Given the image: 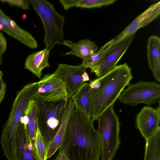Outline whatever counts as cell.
<instances>
[{"label":"cell","instance_id":"cell-26","mask_svg":"<svg viewBox=\"0 0 160 160\" xmlns=\"http://www.w3.org/2000/svg\"><path fill=\"white\" fill-rule=\"evenodd\" d=\"M0 2L7 3L12 7L19 8L25 10L29 9L30 3L28 0H0Z\"/></svg>","mask_w":160,"mask_h":160},{"label":"cell","instance_id":"cell-8","mask_svg":"<svg viewBox=\"0 0 160 160\" xmlns=\"http://www.w3.org/2000/svg\"><path fill=\"white\" fill-rule=\"evenodd\" d=\"M135 34H133L108 50L98 61L89 68L91 72L94 73L97 78H99L116 67L128 50Z\"/></svg>","mask_w":160,"mask_h":160},{"label":"cell","instance_id":"cell-25","mask_svg":"<svg viewBox=\"0 0 160 160\" xmlns=\"http://www.w3.org/2000/svg\"><path fill=\"white\" fill-rule=\"evenodd\" d=\"M108 50L101 47L100 49L82 63L86 68H90L95 64L103 54Z\"/></svg>","mask_w":160,"mask_h":160},{"label":"cell","instance_id":"cell-1","mask_svg":"<svg viewBox=\"0 0 160 160\" xmlns=\"http://www.w3.org/2000/svg\"><path fill=\"white\" fill-rule=\"evenodd\" d=\"M93 122L75 108L58 152L63 151L68 160H99L101 140Z\"/></svg>","mask_w":160,"mask_h":160},{"label":"cell","instance_id":"cell-31","mask_svg":"<svg viewBox=\"0 0 160 160\" xmlns=\"http://www.w3.org/2000/svg\"><path fill=\"white\" fill-rule=\"evenodd\" d=\"M82 78L83 82L90 80L89 77L86 71L85 72L82 73Z\"/></svg>","mask_w":160,"mask_h":160},{"label":"cell","instance_id":"cell-14","mask_svg":"<svg viewBox=\"0 0 160 160\" xmlns=\"http://www.w3.org/2000/svg\"><path fill=\"white\" fill-rule=\"evenodd\" d=\"M75 108L73 102L69 99L59 128L47 149L46 160L52 157L61 146L66 127Z\"/></svg>","mask_w":160,"mask_h":160},{"label":"cell","instance_id":"cell-23","mask_svg":"<svg viewBox=\"0 0 160 160\" xmlns=\"http://www.w3.org/2000/svg\"><path fill=\"white\" fill-rule=\"evenodd\" d=\"M35 147L37 156L39 160H46V151L43 139L38 128L35 142Z\"/></svg>","mask_w":160,"mask_h":160},{"label":"cell","instance_id":"cell-24","mask_svg":"<svg viewBox=\"0 0 160 160\" xmlns=\"http://www.w3.org/2000/svg\"><path fill=\"white\" fill-rule=\"evenodd\" d=\"M28 1L41 20L46 11L48 1L45 0H28Z\"/></svg>","mask_w":160,"mask_h":160},{"label":"cell","instance_id":"cell-17","mask_svg":"<svg viewBox=\"0 0 160 160\" xmlns=\"http://www.w3.org/2000/svg\"><path fill=\"white\" fill-rule=\"evenodd\" d=\"M147 56L150 69L155 79L160 82V39L156 35L151 36L147 45Z\"/></svg>","mask_w":160,"mask_h":160},{"label":"cell","instance_id":"cell-6","mask_svg":"<svg viewBox=\"0 0 160 160\" xmlns=\"http://www.w3.org/2000/svg\"><path fill=\"white\" fill-rule=\"evenodd\" d=\"M128 86L118 98L122 103L133 107L140 103L150 105L160 100V85L156 82L141 81Z\"/></svg>","mask_w":160,"mask_h":160},{"label":"cell","instance_id":"cell-3","mask_svg":"<svg viewBox=\"0 0 160 160\" xmlns=\"http://www.w3.org/2000/svg\"><path fill=\"white\" fill-rule=\"evenodd\" d=\"M38 82L27 84L17 93L8 117L3 126L0 139L2 149L8 160H18L17 137L20 120L29 102L36 97Z\"/></svg>","mask_w":160,"mask_h":160},{"label":"cell","instance_id":"cell-2","mask_svg":"<svg viewBox=\"0 0 160 160\" xmlns=\"http://www.w3.org/2000/svg\"><path fill=\"white\" fill-rule=\"evenodd\" d=\"M131 68L127 63L117 65L98 78L99 88L91 89V118L93 121L106 109L113 105L133 78Z\"/></svg>","mask_w":160,"mask_h":160},{"label":"cell","instance_id":"cell-27","mask_svg":"<svg viewBox=\"0 0 160 160\" xmlns=\"http://www.w3.org/2000/svg\"><path fill=\"white\" fill-rule=\"evenodd\" d=\"M7 42L4 36L0 32V67L3 62V56L6 50Z\"/></svg>","mask_w":160,"mask_h":160},{"label":"cell","instance_id":"cell-9","mask_svg":"<svg viewBox=\"0 0 160 160\" xmlns=\"http://www.w3.org/2000/svg\"><path fill=\"white\" fill-rule=\"evenodd\" d=\"M38 82L37 98L47 102L68 100L65 83L56 74L45 75Z\"/></svg>","mask_w":160,"mask_h":160},{"label":"cell","instance_id":"cell-15","mask_svg":"<svg viewBox=\"0 0 160 160\" xmlns=\"http://www.w3.org/2000/svg\"><path fill=\"white\" fill-rule=\"evenodd\" d=\"M20 123L23 125L32 144L35 147L38 128V107L35 98L29 102L21 118Z\"/></svg>","mask_w":160,"mask_h":160},{"label":"cell","instance_id":"cell-7","mask_svg":"<svg viewBox=\"0 0 160 160\" xmlns=\"http://www.w3.org/2000/svg\"><path fill=\"white\" fill-rule=\"evenodd\" d=\"M47 5L45 14L41 20L45 31L44 43L45 48L50 51L56 44H62L64 41L63 28L65 18L48 1Z\"/></svg>","mask_w":160,"mask_h":160},{"label":"cell","instance_id":"cell-12","mask_svg":"<svg viewBox=\"0 0 160 160\" xmlns=\"http://www.w3.org/2000/svg\"><path fill=\"white\" fill-rule=\"evenodd\" d=\"M0 31L30 48H36L38 47L37 42L32 34L20 27L14 20L7 16L0 8Z\"/></svg>","mask_w":160,"mask_h":160},{"label":"cell","instance_id":"cell-11","mask_svg":"<svg viewBox=\"0 0 160 160\" xmlns=\"http://www.w3.org/2000/svg\"><path fill=\"white\" fill-rule=\"evenodd\" d=\"M86 68L81 63L77 66L60 63L54 73L64 82L69 99L84 83L82 78V73Z\"/></svg>","mask_w":160,"mask_h":160},{"label":"cell","instance_id":"cell-28","mask_svg":"<svg viewBox=\"0 0 160 160\" xmlns=\"http://www.w3.org/2000/svg\"><path fill=\"white\" fill-rule=\"evenodd\" d=\"M3 73L0 69V105L5 97L6 90V84L3 80Z\"/></svg>","mask_w":160,"mask_h":160},{"label":"cell","instance_id":"cell-5","mask_svg":"<svg viewBox=\"0 0 160 160\" xmlns=\"http://www.w3.org/2000/svg\"><path fill=\"white\" fill-rule=\"evenodd\" d=\"M96 120L101 140V160H112L120 143V123L113 105L106 109Z\"/></svg>","mask_w":160,"mask_h":160},{"label":"cell","instance_id":"cell-13","mask_svg":"<svg viewBox=\"0 0 160 160\" xmlns=\"http://www.w3.org/2000/svg\"><path fill=\"white\" fill-rule=\"evenodd\" d=\"M158 102V106L156 109L144 106L136 116L137 128L145 139L152 135L160 127V100Z\"/></svg>","mask_w":160,"mask_h":160},{"label":"cell","instance_id":"cell-21","mask_svg":"<svg viewBox=\"0 0 160 160\" xmlns=\"http://www.w3.org/2000/svg\"><path fill=\"white\" fill-rule=\"evenodd\" d=\"M145 139L144 160H160V127Z\"/></svg>","mask_w":160,"mask_h":160},{"label":"cell","instance_id":"cell-4","mask_svg":"<svg viewBox=\"0 0 160 160\" xmlns=\"http://www.w3.org/2000/svg\"><path fill=\"white\" fill-rule=\"evenodd\" d=\"M35 98L38 107V128L46 152L49 143L59 128L69 99L47 102L36 97Z\"/></svg>","mask_w":160,"mask_h":160},{"label":"cell","instance_id":"cell-19","mask_svg":"<svg viewBox=\"0 0 160 160\" xmlns=\"http://www.w3.org/2000/svg\"><path fill=\"white\" fill-rule=\"evenodd\" d=\"M62 44L71 49V50L64 55H73L79 57L82 61L88 58L98 49L97 44L89 39L80 40L77 42L64 40Z\"/></svg>","mask_w":160,"mask_h":160},{"label":"cell","instance_id":"cell-20","mask_svg":"<svg viewBox=\"0 0 160 160\" xmlns=\"http://www.w3.org/2000/svg\"><path fill=\"white\" fill-rule=\"evenodd\" d=\"M91 89L89 83L84 82L70 98L74 103L75 108L89 118H91Z\"/></svg>","mask_w":160,"mask_h":160},{"label":"cell","instance_id":"cell-10","mask_svg":"<svg viewBox=\"0 0 160 160\" xmlns=\"http://www.w3.org/2000/svg\"><path fill=\"white\" fill-rule=\"evenodd\" d=\"M160 14V1L151 5L136 18L122 31L105 44L102 47L109 49L119 43L157 18Z\"/></svg>","mask_w":160,"mask_h":160},{"label":"cell","instance_id":"cell-29","mask_svg":"<svg viewBox=\"0 0 160 160\" xmlns=\"http://www.w3.org/2000/svg\"><path fill=\"white\" fill-rule=\"evenodd\" d=\"M91 89H98L100 86V82L98 78L92 81L89 83Z\"/></svg>","mask_w":160,"mask_h":160},{"label":"cell","instance_id":"cell-30","mask_svg":"<svg viewBox=\"0 0 160 160\" xmlns=\"http://www.w3.org/2000/svg\"><path fill=\"white\" fill-rule=\"evenodd\" d=\"M53 160H68L65 154L63 151L58 152V153L55 156Z\"/></svg>","mask_w":160,"mask_h":160},{"label":"cell","instance_id":"cell-22","mask_svg":"<svg viewBox=\"0 0 160 160\" xmlns=\"http://www.w3.org/2000/svg\"><path fill=\"white\" fill-rule=\"evenodd\" d=\"M64 9L77 7L83 8H99L105 5L103 0H59Z\"/></svg>","mask_w":160,"mask_h":160},{"label":"cell","instance_id":"cell-18","mask_svg":"<svg viewBox=\"0 0 160 160\" xmlns=\"http://www.w3.org/2000/svg\"><path fill=\"white\" fill-rule=\"evenodd\" d=\"M50 51L45 48L41 51L34 52L29 55L25 62V69L41 79L42 70L49 67L48 59Z\"/></svg>","mask_w":160,"mask_h":160},{"label":"cell","instance_id":"cell-16","mask_svg":"<svg viewBox=\"0 0 160 160\" xmlns=\"http://www.w3.org/2000/svg\"><path fill=\"white\" fill-rule=\"evenodd\" d=\"M18 160H39L22 124L20 123L17 137Z\"/></svg>","mask_w":160,"mask_h":160}]
</instances>
